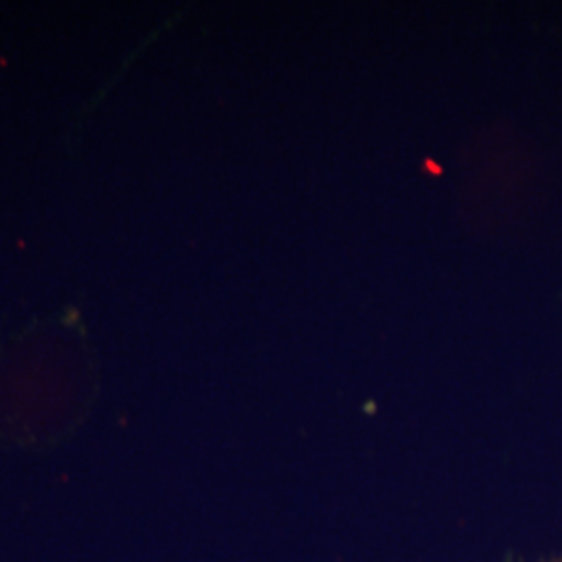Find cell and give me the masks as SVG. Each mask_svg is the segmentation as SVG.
<instances>
[{"mask_svg":"<svg viewBox=\"0 0 562 562\" xmlns=\"http://www.w3.org/2000/svg\"><path fill=\"white\" fill-rule=\"evenodd\" d=\"M550 562H562V559H557V561H550Z\"/></svg>","mask_w":562,"mask_h":562,"instance_id":"1","label":"cell"}]
</instances>
